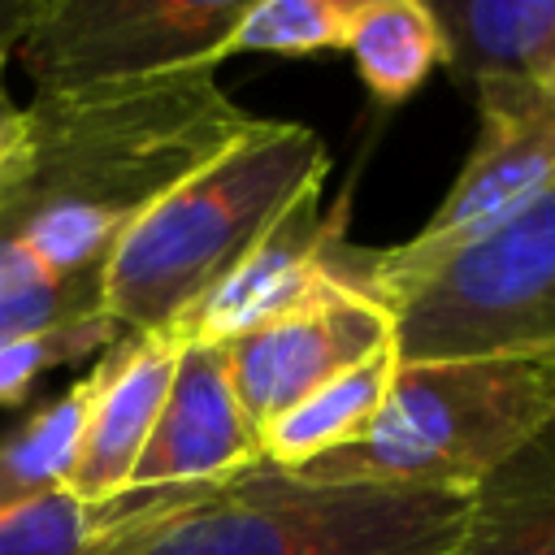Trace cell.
<instances>
[{"label":"cell","instance_id":"6da1fadb","mask_svg":"<svg viewBox=\"0 0 555 555\" xmlns=\"http://www.w3.org/2000/svg\"><path fill=\"white\" fill-rule=\"evenodd\" d=\"M256 117L217 69L30 95L0 169V291L104 264L117 238Z\"/></svg>","mask_w":555,"mask_h":555},{"label":"cell","instance_id":"7a4b0ae2","mask_svg":"<svg viewBox=\"0 0 555 555\" xmlns=\"http://www.w3.org/2000/svg\"><path fill=\"white\" fill-rule=\"evenodd\" d=\"M325 173L330 152L312 126L256 117L117 238L100 278L104 312L121 334L173 330Z\"/></svg>","mask_w":555,"mask_h":555},{"label":"cell","instance_id":"3957f363","mask_svg":"<svg viewBox=\"0 0 555 555\" xmlns=\"http://www.w3.org/2000/svg\"><path fill=\"white\" fill-rule=\"evenodd\" d=\"M551 425L555 356L399 360L369 434L295 468V477L317 486L473 494Z\"/></svg>","mask_w":555,"mask_h":555},{"label":"cell","instance_id":"277c9868","mask_svg":"<svg viewBox=\"0 0 555 555\" xmlns=\"http://www.w3.org/2000/svg\"><path fill=\"white\" fill-rule=\"evenodd\" d=\"M464 516L468 494L317 486L260 460L139 555H447Z\"/></svg>","mask_w":555,"mask_h":555},{"label":"cell","instance_id":"5b68a950","mask_svg":"<svg viewBox=\"0 0 555 555\" xmlns=\"http://www.w3.org/2000/svg\"><path fill=\"white\" fill-rule=\"evenodd\" d=\"M473 95L477 139L429 221L403 243L356 247V286L390 312L447 260L555 186V95L516 74H481Z\"/></svg>","mask_w":555,"mask_h":555},{"label":"cell","instance_id":"8992f818","mask_svg":"<svg viewBox=\"0 0 555 555\" xmlns=\"http://www.w3.org/2000/svg\"><path fill=\"white\" fill-rule=\"evenodd\" d=\"M390 317L399 360L555 356V186L447 260Z\"/></svg>","mask_w":555,"mask_h":555},{"label":"cell","instance_id":"52a82bcc","mask_svg":"<svg viewBox=\"0 0 555 555\" xmlns=\"http://www.w3.org/2000/svg\"><path fill=\"white\" fill-rule=\"evenodd\" d=\"M247 0H30L9 56L35 95L217 69Z\"/></svg>","mask_w":555,"mask_h":555},{"label":"cell","instance_id":"ba28073f","mask_svg":"<svg viewBox=\"0 0 555 555\" xmlns=\"http://www.w3.org/2000/svg\"><path fill=\"white\" fill-rule=\"evenodd\" d=\"M395 343V317L373 295L351 286V243L347 264L299 308L256 325L234 338L225 351V369L234 395L251 425H269L278 412L299 403L321 382L360 364L377 347Z\"/></svg>","mask_w":555,"mask_h":555},{"label":"cell","instance_id":"9c48e42d","mask_svg":"<svg viewBox=\"0 0 555 555\" xmlns=\"http://www.w3.org/2000/svg\"><path fill=\"white\" fill-rule=\"evenodd\" d=\"M347 217L321 212V186L304 191L173 325L182 343L230 347L256 325L299 308L347 264Z\"/></svg>","mask_w":555,"mask_h":555},{"label":"cell","instance_id":"30bf717a","mask_svg":"<svg viewBox=\"0 0 555 555\" xmlns=\"http://www.w3.org/2000/svg\"><path fill=\"white\" fill-rule=\"evenodd\" d=\"M260 464V429L243 412L225 351L182 343L165 403L130 473V494L173 486H217Z\"/></svg>","mask_w":555,"mask_h":555},{"label":"cell","instance_id":"8fae6325","mask_svg":"<svg viewBox=\"0 0 555 555\" xmlns=\"http://www.w3.org/2000/svg\"><path fill=\"white\" fill-rule=\"evenodd\" d=\"M182 338L173 330L121 334L87 373L91 399L65 490L82 503H113L130 494V473L165 403Z\"/></svg>","mask_w":555,"mask_h":555},{"label":"cell","instance_id":"7c38bea8","mask_svg":"<svg viewBox=\"0 0 555 555\" xmlns=\"http://www.w3.org/2000/svg\"><path fill=\"white\" fill-rule=\"evenodd\" d=\"M217 486L139 490L113 503H82L69 490H56L0 516V555H139L165 525L204 503Z\"/></svg>","mask_w":555,"mask_h":555},{"label":"cell","instance_id":"4fadbf2b","mask_svg":"<svg viewBox=\"0 0 555 555\" xmlns=\"http://www.w3.org/2000/svg\"><path fill=\"white\" fill-rule=\"evenodd\" d=\"M395 369H399V347L386 343L360 364L308 390L299 403H291L269 425H260V460L295 473L330 451L360 442L386 403Z\"/></svg>","mask_w":555,"mask_h":555},{"label":"cell","instance_id":"5bb4252c","mask_svg":"<svg viewBox=\"0 0 555 555\" xmlns=\"http://www.w3.org/2000/svg\"><path fill=\"white\" fill-rule=\"evenodd\" d=\"M447 555H555V425L468 494Z\"/></svg>","mask_w":555,"mask_h":555},{"label":"cell","instance_id":"9a60e30c","mask_svg":"<svg viewBox=\"0 0 555 555\" xmlns=\"http://www.w3.org/2000/svg\"><path fill=\"white\" fill-rule=\"evenodd\" d=\"M343 48L377 104H403L447 65V35L425 0H356Z\"/></svg>","mask_w":555,"mask_h":555},{"label":"cell","instance_id":"2e32d148","mask_svg":"<svg viewBox=\"0 0 555 555\" xmlns=\"http://www.w3.org/2000/svg\"><path fill=\"white\" fill-rule=\"evenodd\" d=\"M447 65L538 82L555 48V0H438Z\"/></svg>","mask_w":555,"mask_h":555},{"label":"cell","instance_id":"e0dca14e","mask_svg":"<svg viewBox=\"0 0 555 555\" xmlns=\"http://www.w3.org/2000/svg\"><path fill=\"white\" fill-rule=\"evenodd\" d=\"M91 386L87 377L35 403L17 425L0 434V516L65 490L78 455Z\"/></svg>","mask_w":555,"mask_h":555},{"label":"cell","instance_id":"ac0fdd59","mask_svg":"<svg viewBox=\"0 0 555 555\" xmlns=\"http://www.w3.org/2000/svg\"><path fill=\"white\" fill-rule=\"evenodd\" d=\"M356 0H247L234 35V52H282L312 56L325 48H343Z\"/></svg>","mask_w":555,"mask_h":555},{"label":"cell","instance_id":"d6986e66","mask_svg":"<svg viewBox=\"0 0 555 555\" xmlns=\"http://www.w3.org/2000/svg\"><path fill=\"white\" fill-rule=\"evenodd\" d=\"M117 338H121V325L108 312H91L78 321H61L48 330H26L13 338H0V408H17L43 373L78 364L87 356H100Z\"/></svg>","mask_w":555,"mask_h":555},{"label":"cell","instance_id":"ffe728a7","mask_svg":"<svg viewBox=\"0 0 555 555\" xmlns=\"http://www.w3.org/2000/svg\"><path fill=\"white\" fill-rule=\"evenodd\" d=\"M9 43L13 39H0V169L17 152V143L26 134V104H17V95L9 91V69H13Z\"/></svg>","mask_w":555,"mask_h":555},{"label":"cell","instance_id":"44dd1931","mask_svg":"<svg viewBox=\"0 0 555 555\" xmlns=\"http://www.w3.org/2000/svg\"><path fill=\"white\" fill-rule=\"evenodd\" d=\"M26 9H30V0H0V39H13L17 35Z\"/></svg>","mask_w":555,"mask_h":555},{"label":"cell","instance_id":"7402d4cb","mask_svg":"<svg viewBox=\"0 0 555 555\" xmlns=\"http://www.w3.org/2000/svg\"><path fill=\"white\" fill-rule=\"evenodd\" d=\"M538 87L555 95V48H551V61H546V65H542V74H538Z\"/></svg>","mask_w":555,"mask_h":555}]
</instances>
